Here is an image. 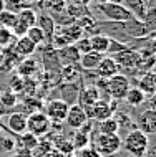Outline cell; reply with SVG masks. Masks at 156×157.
<instances>
[{
  "label": "cell",
  "instance_id": "3957f363",
  "mask_svg": "<svg viewBox=\"0 0 156 157\" xmlns=\"http://www.w3.org/2000/svg\"><path fill=\"white\" fill-rule=\"evenodd\" d=\"M121 149V137L118 134H100L95 137V151L102 157L115 155Z\"/></svg>",
  "mask_w": 156,
  "mask_h": 157
},
{
  "label": "cell",
  "instance_id": "cb8c5ba5",
  "mask_svg": "<svg viewBox=\"0 0 156 157\" xmlns=\"http://www.w3.org/2000/svg\"><path fill=\"white\" fill-rule=\"evenodd\" d=\"M140 90L145 93V96H153L154 90H156V81H154V75L153 71H148V73L143 75L141 81H140Z\"/></svg>",
  "mask_w": 156,
  "mask_h": 157
},
{
  "label": "cell",
  "instance_id": "7402d4cb",
  "mask_svg": "<svg viewBox=\"0 0 156 157\" xmlns=\"http://www.w3.org/2000/svg\"><path fill=\"white\" fill-rule=\"evenodd\" d=\"M57 53H58V58H60L62 61H66L65 65H75V63L80 60V53H78V50L75 48V45H68V46H65V48L57 50Z\"/></svg>",
  "mask_w": 156,
  "mask_h": 157
},
{
  "label": "cell",
  "instance_id": "f35d334b",
  "mask_svg": "<svg viewBox=\"0 0 156 157\" xmlns=\"http://www.w3.org/2000/svg\"><path fill=\"white\" fill-rule=\"evenodd\" d=\"M2 147H3V151H12L15 147V139L14 137H2Z\"/></svg>",
  "mask_w": 156,
  "mask_h": 157
},
{
  "label": "cell",
  "instance_id": "ac0fdd59",
  "mask_svg": "<svg viewBox=\"0 0 156 157\" xmlns=\"http://www.w3.org/2000/svg\"><path fill=\"white\" fill-rule=\"evenodd\" d=\"M17 70H18L20 78H32V76L37 73V70H38V63L35 60H30V58H23V60L17 65Z\"/></svg>",
  "mask_w": 156,
  "mask_h": 157
},
{
  "label": "cell",
  "instance_id": "d590c367",
  "mask_svg": "<svg viewBox=\"0 0 156 157\" xmlns=\"http://www.w3.org/2000/svg\"><path fill=\"white\" fill-rule=\"evenodd\" d=\"M73 45H75V48L78 50V53H80V55L91 52V50H90V41H88V36H86V35H85V36H82L78 41H75Z\"/></svg>",
  "mask_w": 156,
  "mask_h": 157
},
{
  "label": "cell",
  "instance_id": "9a60e30c",
  "mask_svg": "<svg viewBox=\"0 0 156 157\" xmlns=\"http://www.w3.org/2000/svg\"><path fill=\"white\" fill-rule=\"evenodd\" d=\"M88 41H90V50L91 52L105 55V53H108V46H110L111 38L106 36L105 33H93V35L88 36Z\"/></svg>",
  "mask_w": 156,
  "mask_h": 157
},
{
  "label": "cell",
  "instance_id": "bcb514c9",
  "mask_svg": "<svg viewBox=\"0 0 156 157\" xmlns=\"http://www.w3.org/2000/svg\"><path fill=\"white\" fill-rule=\"evenodd\" d=\"M65 157H73V155H71V154H68V155H65Z\"/></svg>",
  "mask_w": 156,
  "mask_h": 157
},
{
  "label": "cell",
  "instance_id": "5b68a950",
  "mask_svg": "<svg viewBox=\"0 0 156 157\" xmlns=\"http://www.w3.org/2000/svg\"><path fill=\"white\" fill-rule=\"evenodd\" d=\"M106 90H108V96L111 99L120 101V99H123L126 91L130 90V79L125 75L118 73L106 79Z\"/></svg>",
  "mask_w": 156,
  "mask_h": 157
},
{
  "label": "cell",
  "instance_id": "603a6c76",
  "mask_svg": "<svg viewBox=\"0 0 156 157\" xmlns=\"http://www.w3.org/2000/svg\"><path fill=\"white\" fill-rule=\"evenodd\" d=\"M37 27L43 32L45 38H52V35L55 33V20L47 13H42L37 18Z\"/></svg>",
  "mask_w": 156,
  "mask_h": 157
},
{
  "label": "cell",
  "instance_id": "1f68e13d",
  "mask_svg": "<svg viewBox=\"0 0 156 157\" xmlns=\"http://www.w3.org/2000/svg\"><path fill=\"white\" fill-rule=\"evenodd\" d=\"M15 23H17V13L8 12V10L0 12V27H5L8 30H12Z\"/></svg>",
  "mask_w": 156,
  "mask_h": 157
},
{
  "label": "cell",
  "instance_id": "b9f144b4",
  "mask_svg": "<svg viewBox=\"0 0 156 157\" xmlns=\"http://www.w3.org/2000/svg\"><path fill=\"white\" fill-rule=\"evenodd\" d=\"M5 10V5H3V0H0V12Z\"/></svg>",
  "mask_w": 156,
  "mask_h": 157
},
{
  "label": "cell",
  "instance_id": "5bb4252c",
  "mask_svg": "<svg viewBox=\"0 0 156 157\" xmlns=\"http://www.w3.org/2000/svg\"><path fill=\"white\" fill-rule=\"evenodd\" d=\"M14 50H15V53L18 55L20 58H28V56H32V55L37 52V45L33 43L28 36H20V38L15 40Z\"/></svg>",
  "mask_w": 156,
  "mask_h": 157
},
{
  "label": "cell",
  "instance_id": "277c9868",
  "mask_svg": "<svg viewBox=\"0 0 156 157\" xmlns=\"http://www.w3.org/2000/svg\"><path fill=\"white\" fill-rule=\"evenodd\" d=\"M53 122L47 117V114L43 111H35L27 116V131L37 137H42V136H47L52 129Z\"/></svg>",
  "mask_w": 156,
  "mask_h": 157
},
{
  "label": "cell",
  "instance_id": "74e56055",
  "mask_svg": "<svg viewBox=\"0 0 156 157\" xmlns=\"http://www.w3.org/2000/svg\"><path fill=\"white\" fill-rule=\"evenodd\" d=\"M128 46L123 45L121 41H115L111 38V41H110V46H108V52L110 53H120V52H123V50H126Z\"/></svg>",
  "mask_w": 156,
  "mask_h": 157
},
{
  "label": "cell",
  "instance_id": "8d00e7d4",
  "mask_svg": "<svg viewBox=\"0 0 156 157\" xmlns=\"http://www.w3.org/2000/svg\"><path fill=\"white\" fill-rule=\"evenodd\" d=\"M47 3L53 12H63L66 7V0H47Z\"/></svg>",
  "mask_w": 156,
  "mask_h": 157
},
{
  "label": "cell",
  "instance_id": "44dd1931",
  "mask_svg": "<svg viewBox=\"0 0 156 157\" xmlns=\"http://www.w3.org/2000/svg\"><path fill=\"white\" fill-rule=\"evenodd\" d=\"M103 55L96 53V52H88V53H83L80 55V65H82L83 70H95L96 66H98V63L102 61Z\"/></svg>",
  "mask_w": 156,
  "mask_h": 157
},
{
  "label": "cell",
  "instance_id": "7c38bea8",
  "mask_svg": "<svg viewBox=\"0 0 156 157\" xmlns=\"http://www.w3.org/2000/svg\"><path fill=\"white\" fill-rule=\"evenodd\" d=\"M78 103L83 109H88V108H91L98 99H102L100 98V91H98V88H95V86H86V88H83L82 91H78Z\"/></svg>",
  "mask_w": 156,
  "mask_h": 157
},
{
  "label": "cell",
  "instance_id": "ab89813d",
  "mask_svg": "<svg viewBox=\"0 0 156 157\" xmlns=\"http://www.w3.org/2000/svg\"><path fill=\"white\" fill-rule=\"evenodd\" d=\"M17 157H32V151H28V149H20L18 151V154H17Z\"/></svg>",
  "mask_w": 156,
  "mask_h": 157
},
{
  "label": "cell",
  "instance_id": "f1b7e54d",
  "mask_svg": "<svg viewBox=\"0 0 156 157\" xmlns=\"http://www.w3.org/2000/svg\"><path fill=\"white\" fill-rule=\"evenodd\" d=\"M38 137L37 136H33L30 134L27 131V132H23V134H20V146L23 147V149H28V151H33L35 147H38Z\"/></svg>",
  "mask_w": 156,
  "mask_h": 157
},
{
  "label": "cell",
  "instance_id": "4dcf8cb0",
  "mask_svg": "<svg viewBox=\"0 0 156 157\" xmlns=\"http://www.w3.org/2000/svg\"><path fill=\"white\" fill-rule=\"evenodd\" d=\"M17 38L14 36L12 30H8L5 27H0V48H10L15 43Z\"/></svg>",
  "mask_w": 156,
  "mask_h": 157
},
{
  "label": "cell",
  "instance_id": "d4e9b609",
  "mask_svg": "<svg viewBox=\"0 0 156 157\" xmlns=\"http://www.w3.org/2000/svg\"><path fill=\"white\" fill-rule=\"evenodd\" d=\"M75 22L78 23V27H80V28H82V30H83V33H85V35H86V33H90V35H93V33H98L96 30H98V28H100V25L96 23V22H95L93 18H91L90 15L80 17V18H77V20H75Z\"/></svg>",
  "mask_w": 156,
  "mask_h": 157
},
{
  "label": "cell",
  "instance_id": "8fae6325",
  "mask_svg": "<svg viewBox=\"0 0 156 157\" xmlns=\"http://www.w3.org/2000/svg\"><path fill=\"white\" fill-rule=\"evenodd\" d=\"M95 71L98 73L100 78H111V76H115L120 73V66L116 65V61L113 60V56H103L102 61L98 63V66L95 68Z\"/></svg>",
  "mask_w": 156,
  "mask_h": 157
},
{
  "label": "cell",
  "instance_id": "ba28073f",
  "mask_svg": "<svg viewBox=\"0 0 156 157\" xmlns=\"http://www.w3.org/2000/svg\"><path fill=\"white\" fill-rule=\"evenodd\" d=\"M85 113H86L88 117H91V119H95V121L100 122V121H105V119H108V117H111L113 109H111L110 101L98 99L93 106H91V108L85 109Z\"/></svg>",
  "mask_w": 156,
  "mask_h": 157
},
{
  "label": "cell",
  "instance_id": "30bf717a",
  "mask_svg": "<svg viewBox=\"0 0 156 157\" xmlns=\"http://www.w3.org/2000/svg\"><path fill=\"white\" fill-rule=\"evenodd\" d=\"M138 129L141 132H145L146 136L156 132V111L153 108L145 109L140 114V117H138Z\"/></svg>",
  "mask_w": 156,
  "mask_h": 157
},
{
  "label": "cell",
  "instance_id": "6da1fadb",
  "mask_svg": "<svg viewBox=\"0 0 156 157\" xmlns=\"http://www.w3.org/2000/svg\"><path fill=\"white\" fill-rule=\"evenodd\" d=\"M121 147L131 157H145L146 151L150 149V136L141 132L140 129H133L121 139Z\"/></svg>",
  "mask_w": 156,
  "mask_h": 157
},
{
  "label": "cell",
  "instance_id": "83f0119b",
  "mask_svg": "<svg viewBox=\"0 0 156 157\" xmlns=\"http://www.w3.org/2000/svg\"><path fill=\"white\" fill-rule=\"evenodd\" d=\"M71 144H73V149H77V151L86 149L88 144H90V136H88V132H85V131L78 129L77 134H75V139L71 141Z\"/></svg>",
  "mask_w": 156,
  "mask_h": 157
},
{
  "label": "cell",
  "instance_id": "7a4b0ae2",
  "mask_svg": "<svg viewBox=\"0 0 156 157\" xmlns=\"http://www.w3.org/2000/svg\"><path fill=\"white\" fill-rule=\"evenodd\" d=\"M96 8H98V12L108 20V22L116 23V22H130V20H134L131 12H130L125 5H121L120 2L100 3V5H96Z\"/></svg>",
  "mask_w": 156,
  "mask_h": 157
},
{
  "label": "cell",
  "instance_id": "8992f818",
  "mask_svg": "<svg viewBox=\"0 0 156 157\" xmlns=\"http://www.w3.org/2000/svg\"><path fill=\"white\" fill-rule=\"evenodd\" d=\"M68 106L70 104L63 99H52L45 106V114L52 122H63L68 113Z\"/></svg>",
  "mask_w": 156,
  "mask_h": 157
},
{
  "label": "cell",
  "instance_id": "9c48e42d",
  "mask_svg": "<svg viewBox=\"0 0 156 157\" xmlns=\"http://www.w3.org/2000/svg\"><path fill=\"white\" fill-rule=\"evenodd\" d=\"M116 61V65L120 68H131L134 70L136 66H140V61H141V56L136 50H131V48H126L123 52L116 53V56L113 58Z\"/></svg>",
  "mask_w": 156,
  "mask_h": 157
},
{
  "label": "cell",
  "instance_id": "e575fe53",
  "mask_svg": "<svg viewBox=\"0 0 156 157\" xmlns=\"http://www.w3.org/2000/svg\"><path fill=\"white\" fill-rule=\"evenodd\" d=\"M55 147H57L60 152H63L65 155H68V154H71V152L75 151L71 141H66V139H58V141L55 142Z\"/></svg>",
  "mask_w": 156,
  "mask_h": 157
},
{
  "label": "cell",
  "instance_id": "ffe728a7",
  "mask_svg": "<svg viewBox=\"0 0 156 157\" xmlns=\"http://www.w3.org/2000/svg\"><path fill=\"white\" fill-rule=\"evenodd\" d=\"M123 99L126 101V104L136 108V106H141L143 103H145L146 96H145V93H143L138 86H130V90L126 91V94H125Z\"/></svg>",
  "mask_w": 156,
  "mask_h": 157
},
{
  "label": "cell",
  "instance_id": "4fadbf2b",
  "mask_svg": "<svg viewBox=\"0 0 156 157\" xmlns=\"http://www.w3.org/2000/svg\"><path fill=\"white\" fill-rule=\"evenodd\" d=\"M7 127L14 134L27 132V114L23 113H10L7 116Z\"/></svg>",
  "mask_w": 156,
  "mask_h": 157
},
{
  "label": "cell",
  "instance_id": "f6af8a7d",
  "mask_svg": "<svg viewBox=\"0 0 156 157\" xmlns=\"http://www.w3.org/2000/svg\"><path fill=\"white\" fill-rule=\"evenodd\" d=\"M2 137H3V132H2V127H0V141H2Z\"/></svg>",
  "mask_w": 156,
  "mask_h": 157
},
{
  "label": "cell",
  "instance_id": "d6a6232c",
  "mask_svg": "<svg viewBox=\"0 0 156 157\" xmlns=\"http://www.w3.org/2000/svg\"><path fill=\"white\" fill-rule=\"evenodd\" d=\"M25 36L30 38V40H32L37 46L42 45L45 40H47V38H45V35H43V32H42L40 28L37 27V25H35V27H30V28H28V30H27V35H25Z\"/></svg>",
  "mask_w": 156,
  "mask_h": 157
},
{
  "label": "cell",
  "instance_id": "52a82bcc",
  "mask_svg": "<svg viewBox=\"0 0 156 157\" xmlns=\"http://www.w3.org/2000/svg\"><path fill=\"white\" fill-rule=\"evenodd\" d=\"M65 122H66V126L71 127V129H75V131L82 129V127L88 122V116H86L85 109L80 104L68 106V113H66Z\"/></svg>",
  "mask_w": 156,
  "mask_h": 157
},
{
  "label": "cell",
  "instance_id": "4316f807",
  "mask_svg": "<svg viewBox=\"0 0 156 157\" xmlns=\"http://www.w3.org/2000/svg\"><path fill=\"white\" fill-rule=\"evenodd\" d=\"M65 12L70 18H80V17H85L88 15V8H86V3H66L65 7Z\"/></svg>",
  "mask_w": 156,
  "mask_h": 157
},
{
  "label": "cell",
  "instance_id": "ee69618b",
  "mask_svg": "<svg viewBox=\"0 0 156 157\" xmlns=\"http://www.w3.org/2000/svg\"><path fill=\"white\" fill-rule=\"evenodd\" d=\"M25 3H32V2H37V0H23Z\"/></svg>",
  "mask_w": 156,
  "mask_h": 157
},
{
  "label": "cell",
  "instance_id": "484cf974",
  "mask_svg": "<svg viewBox=\"0 0 156 157\" xmlns=\"http://www.w3.org/2000/svg\"><path fill=\"white\" fill-rule=\"evenodd\" d=\"M118 131H120V122L115 117H108L105 121H100V126H98L100 134H118Z\"/></svg>",
  "mask_w": 156,
  "mask_h": 157
},
{
  "label": "cell",
  "instance_id": "836d02e7",
  "mask_svg": "<svg viewBox=\"0 0 156 157\" xmlns=\"http://www.w3.org/2000/svg\"><path fill=\"white\" fill-rule=\"evenodd\" d=\"M3 5H5V10L18 13L23 7H27V3H25L23 0H3Z\"/></svg>",
  "mask_w": 156,
  "mask_h": 157
},
{
  "label": "cell",
  "instance_id": "f546056e",
  "mask_svg": "<svg viewBox=\"0 0 156 157\" xmlns=\"http://www.w3.org/2000/svg\"><path fill=\"white\" fill-rule=\"evenodd\" d=\"M17 103H18V96H17L12 90L0 93V104H2L3 108H14V106H17Z\"/></svg>",
  "mask_w": 156,
  "mask_h": 157
},
{
  "label": "cell",
  "instance_id": "7bdbcfd3",
  "mask_svg": "<svg viewBox=\"0 0 156 157\" xmlns=\"http://www.w3.org/2000/svg\"><path fill=\"white\" fill-rule=\"evenodd\" d=\"M2 60H3V52L0 50V66H2Z\"/></svg>",
  "mask_w": 156,
  "mask_h": 157
},
{
  "label": "cell",
  "instance_id": "d6986e66",
  "mask_svg": "<svg viewBox=\"0 0 156 157\" xmlns=\"http://www.w3.org/2000/svg\"><path fill=\"white\" fill-rule=\"evenodd\" d=\"M37 18H38V15H37V12L33 10L32 7H23L22 10L17 13V22L23 23L27 28L35 27V25H37Z\"/></svg>",
  "mask_w": 156,
  "mask_h": 157
},
{
  "label": "cell",
  "instance_id": "e0dca14e",
  "mask_svg": "<svg viewBox=\"0 0 156 157\" xmlns=\"http://www.w3.org/2000/svg\"><path fill=\"white\" fill-rule=\"evenodd\" d=\"M121 5H125L126 8H128V10L131 12V15L136 20L145 22L146 13H148V8H146V5H145V2H143V0H123V3H121Z\"/></svg>",
  "mask_w": 156,
  "mask_h": 157
},
{
  "label": "cell",
  "instance_id": "60d3db41",
  "mask_svg": "<svg viewBox=\"0 0 156 157\" xmlns=\"http://www.w3.org/2000/svg\"><path fill=\"white\" fill-rule=\"evenodd\" d=\"M96 5H100V3H106V2H111V0H93Z\"/></svg>",
  "mask_w": 156,
  "mask_h": 157
},
{
  "label": "cell",
  "instance_id": "2e32d148",
  "mask_svg": "<svg viewBox=\"0 0 156 157\" xmlns=\"http://www.w3.org/2000/svg\"><path fill=\"white\" fill-rule=\"evenodd\" d=\"M55 32L62 33V35L65 36V38L70 41L71 45H73L75 41H78L82 36H85V33H83V30L78 27V23L75 22V20H73L71 23H66V25H63L62 28H58V30H55Z\"/></svg>",
  "mask_w": 156,
  "mask_h": 157
}]
</instances>
